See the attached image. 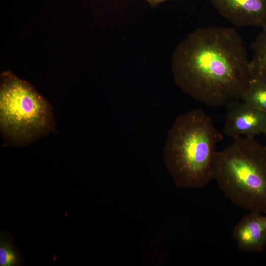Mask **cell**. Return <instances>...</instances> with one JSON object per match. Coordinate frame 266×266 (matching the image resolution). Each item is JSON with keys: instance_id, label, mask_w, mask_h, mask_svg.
Wrapping results in <instances>:
<instances>
[{"instance_id": "6da1fadb", "label": "cell", "mask_w": 266, "mask_h": 266, "mask_svg": "<svg viewBox=\"0 0 266 266\" xmlns=\"http://www.w3.org/2000/svg\"><path fill=\"white\" fill-rule=\"evenodd\" d=\"M172 71L186 94L210 106L242 100L251 80L244 43L233 28L196 29L175 49Z\"/></svg>"}, {"instance_id": "7c38bea8", "label": "cell", "mask_w": 266, "mask_h": 266, "mask_svg": "<svg viewBox=\"0 0 266 266\" xmlns=\"http://www.w3.org/2000/svg\"><path fill=\"white\" fill-rule=\"evenodd\" d=\"M264 134L266 136V144H265V145H264V146H265V148H266V132Z\"/></svg>"}, {"instance_id": "277c9868", "label": "cell", "mask_w": 266, "mask_h": 266, "mask_svg": "<svg viewBox=\"0 0 266 266\" xmlns=\"http://www.w3.org/2000/svg\"><path fill=\"white\" fill-rule=\"evenodd\" d=\"M52 122L49 104L33 87L10 73L2 75L0 125L6 135L30 139L45 133Z\"/></svg>"}, {"instance_id": "5b68a950", "label": "cell", "mask_w": 266, "mask_h": 266, "mask_svg": "<svg viewBox=\"0 0 266 266\" xmlns=\"http://www.w3.org/2000/svg\"><path fill=\"white\" fill-rule=\"evenodd\" d=\"M222 133L233 139L254 137L266 132V112L242 100L227 107Z\"/></svg>"}, {"instance_id": "52a82bcc", "label": "cell", "mask_w": 266, "mask_h": 266, "mask_svg": "<svg viewBox=\"0 0 266 266\" xmlns=\"http://www.w3.org/2000/svg\"><path fill=\"white\" fill-rule=\"evenodd\" d=\"M233 237L239 250L262 252L266 247V214L248 212L234 227Z\"/></svg>"}, {"instance_id": "30bf717a", "label": "cell", "mask_w": 266, "mask_h": 266, "mask_svg": "<svg viewBox=\"0 0 266 266\" xmlns=\"http://www.w3.org/2000/svg\"><path fill=\"white\" fill-rule=\"evenodd\" d=\"M22 256L15 247L10 236L0 231V266H18L22 264Z\"/></svg>"}, {"instance_id": "3957f363", "label": "cell", "mask_w": 266, "mask_h": 266, "mask_svg": "<svg viewBox=\"0 0 266 266\" xmlns=\"http://www.w3.org/2000/svg\"><path fill=\"white\" fill-rule=\"evenodd\" d=\"M213 180L235 205L266 214V148L254 137L233 139L216 152Z\"/></svg>"}, {"instance_id": "8fae6325", "label": "cell", "mask_w": 266, "mask_h": 266, "mask_svg": "<svg viewBox=\"0 0 266 266\" xmlns=\"http://www.w3.org/2000/svg\"><path fill=\"white\" fill-rule=\"evenodd\" d=\"M169 0H146V1L152 6H156L159 4Z\"/></svg>"}, {"instance_id": "7a4b0ae2", "label": "cell", "mask_w": 266, "mask_h": 266, "mask_svg": "<svg viewBox=\"0 0 266 266\" xmlns=\"http://www.w3.org/2000/svg\"><path fill=\"white\" fill-rule=\"evenodd\" d=\"M223 134L200 109L178 116L163 150L166 166L179 187L201 189L213 180L216 146Z\"/></svg>"}, {"instance_id": "8992f818", "label": "cell", "mask_w": 266, "mask_h": 266, "mask_svg": "<svg viewBox=\"0 0 266 266\" xmlns=\"http://www.w3.org/2000/svg\"><path fill=\"white\" fill-rule=\"evenodd\" d=\"M224 18L238 27L266 26V0H210Z\"/></svg>"}, {"instance_id": "9c48e42d", "label": "cell", "mask_w": 266, "mask_h": 266, "mask_svg": "<svg viewBox=\"0 0 266 266\" xmlns=\"http://www.w3.org/2000/svg\"><path fill=\"white\" fill-rule=\"evenodd\" d=\"M242 101L266 112V81L251 78Z\"/></svg>"}, {"instance_id": "ba28073f", "label": "cell", "mask_w": 266, "mask_h": 266, "mask_svg": "<svg viewBox=\"0 0 266 266\" xmlns=\"http://www.w3.org/2000/svg\"><path fill=\"white\" fill-rule=\"evenodd\" d=\"M262 29L251 45L253 56L249 68L251 78L266 81V26Z\"/></svg>"}]
</instances>
